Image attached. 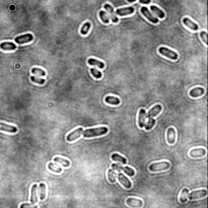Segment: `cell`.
Wrapping results in <instances>:
<instances>
[{
  "mask_svg": "<svg viewBox=\"0 0 208 208\" xmlns=\"http://www.w3.org/2000/svg\"><path fill=\"white\" fill-rule=\"evenodd\" d=\"M107 132H108V129L107 127H99L94 129H89L83 131L82 135L84 137H93L104 135Z\"/></svg>",
  "mask_w": 208,
  "mask_h": 208,
  "instance_id": "1",
  "label": "cell"
},
{
  "mask_svg": "<svg viewBox=\"0 0 208 208\" xmlns=\"http://www.w3.org/2000/svg\"><path fill=\"white\" fill-rule=\"evenodd\" d=\"M169 168V163L167 162V161H164V162L151 164L149 167V169L150 172H159V171H164V170L168 169Z\"/></svg>",
  "mask_w": 208,
  "mask_h": 208,
  "instance_id": "2",
  "label": "cell"
},
{
  "mask_svg": "<svg viewBox=\"0 0 208 208\" xmlns=\"http://www.w3.org/2000/svg\"><path fill=\"white\" fill-rule=\"evenodd\" d=\"M159 52L162 55H164L165 57H168L169 58L170 60H176L178 59V55L174 52L173 50H169L168 48H166V47H160L159 50Z\"/></svg>",
  "mask_w": 208,
  "mask_h": 208,
  "instance_id": "3",
  "label": "cell"
},
{
  "mask_svg": "<svg viewBox=\"0 0 208 208\" xmlns=\"http://www.w3.org/2000/svg\"><path fill=\"white\" fill-rule=\"evenodd\" d=\"M112 168L115 170H117L118 172L119 171H123L125 173H126L128 176H133L135 175V171L132 169L130 167H123L120 164H112Z\"/></svg>",
  "mask_w": 208,
  "mask_h": 208,
  "instance_id": "4",
  "label": "cell"
},
{
  "mask_svg": "<svg viewBox=\"0 0 208 208\" xmlns=\"http://www.w3.org/2000/svg\"><path fill=\"white\" fill-rule=\"evenodd\" d=\"M207 193V191L206 189H199L196 191L191 192L190 193L188 194V198L189 200H194V199H198L201 197H205Z\"/></svg>",
  "mask_w": 208,
  "mask_h": 208,
  "instance_id": "5",
  "label": "cell"
},
{
  "mask_svg": "<svg viewBox=\"0 0 208 208\" xmlns=\"http://www.w3.org/2000/svg\"><path fill=\"white\" fill-rule=\"evenodd\" d=\"M33 34L31 33H27V34H25V35H21L19 37H17L15 38V42H17V44H25V43H28V42H30L31 41H33Z\"/></svg>",
  "mask_w": 208,
  "mask_h": 208,
  "instance_id": "6",
  "label": "cell"
},
{
  "mask_svg": "<svg viewBox=\"0 0 208 208\" xmlns=\"http://www.w3.org/2000/svg\"><path fill=\"white\" fill-rule=\"evenodd\" d=\"M83 129L82 128H78L76 130L70 132L68 136H67V140L68 142H73L75 140H77L78 137H80L82 134Z\"/></svg>",
  "mask_w": 208,
  "mask_h": 208,
  "instance_id": "7",
  "label": "cell"
},
{
  "mask_svg": "<svg viewBox=\"0 0 208 208\" xmlns=\"http://www.w3.org/2000/svg\"><path fill=\"white\" fill-rule=\"evenodd\" d=\"M161 111H162V106L160 104H158V105L154 106V107H152L151 109L149 111L147 115H146V118H147V119L154 118V116L159 115V113L161 112Z\"/></svg>",
  "mask_w": 208,
  "mask_h": 208,
  "instance_id": "8",
  "label": "cell"
},
{
  "mask_svg": "<svg viewBox=\"0 0 208 208\" xmlns=\"http://www.w3.org/2000/svg\"><path fill=\"white\" fill-rule=\"evenodd\" d=\"M207 154V150L204 148H196L193 149L189 152V155L192 158H200Z\"/></svg>",
  "mask_w": 208,
  "mask_h": 208,
  "instance_id": "9",
  "label": "cell"
},
{
  "mask_svg": "<svg viewBox=\"0 0 208 208\" xmlns=\"http://www.w3.org/2000/svg\"><path fill=\"white\" fill-rule=\"evenodd\" d=\"M118 180L119 181L121 182V184L123 185V186L126 188V189H130L132 187V183L131 181H129L127 177H126L125 176H124L123 173H121V172H118Z\"/></svg>",
  "mask_w": 208,
  "mask_h": 208,
  "instance_id": "10",
  "label": "cell"
},
{
  "mask_svg": "<svg viewBox=\"0 0 208 208\" xmlns=\"http://www.w3.org/2000/svg\"><path fill=\"white\" fill-rule=\"evenodd\" d=\"M141 11H142V15L144 16L145 17H146L147 18V20H149L150 22H152L154 24H157L158 22H159V20L156 18V17H153L152 15H151V13L149 11V9H148L147 7H142V9H141Z\"/></svg>",
  "mask_w": 208,
  "mask_h": 208,
  "instance_id": "11",
  "label": "cell"
},
{
  "mask_svg": "<svg viewBox=\"0 0 208 208\" xmlns=\"http://www.w3.org/2000/svg\"><path fill=\"white\" fill-rule=\"evenodd\" d=\"M126 203H127L128 206L132 207H142L143 205L142 200L137 199L135 197H129L126 200Z\"/></svg>",
  "mask_w": 208,
  "mask_h": 208,
  "instance_id": "12",
  "label": "cell"
},
{
  "mask_svg": "<svg viewBox=\"0 0 208 208\" xmlns=\"http://www.w3.org/2000/svg\"><path fill=\"white\" fill-rule=\"evenodd\" d=\"M134 12V8L132 7H125V8H119L116 10V14L118 16L121 17H124V16H128L132 14Z\"/></svg>",
  "mask_w": 208,
  "mask_h": 208,
  "instance_id": "13",
  "label": "cell"
},
{
  "mask_svg": "<svg viewBox=\"0 0 208 208\" xmlns=\"http://www.w3.org/2000/svg\"><path fill=\"white\" fill-rule=\"evenodd\" d=\"M0 130L1 131L4 132H12V133H15L17 132V128L15 126L9 125H7L4 123H1L0 122Z\"/></svg>",
  "mask_w": 208,
  "mask_h": 208,
  "instance_id": "14",
  "label": "cell"
},
{
  "mask_svg": "<svg viewBox=\"0 0 208 208\" xmlns=\"http://www.w3.org/2000/svg\"><path fill=\"white\" fill-rule=\"evenodd\" d=\"M183 23H184V25H185V26H187L188 28H189L190 29L193 30V31H197V29H198V25H197L196 23L192 21L189 18H187V17L184 18Z\"/></svg>",
  "mask_w": 208,
  "mask_h": 208,
  "instance_id": "15",
  "label": "cell"
},
{
  "mask_svg": "<svg viewBox=\"0 0 208 208\" xmlns=\"http://www.w3.org/2000/svg\"><path fill=\"white\" fill-rule=\"evenodd\" d=\"M167 139L169 144H173L176 141V131L173 128H169L167 132Z\"/></svg>",
  "mask_w": 208,
  "mask_h": 208,
  "instance_id": "16",
  "label": "cell"
},
{
  "mask_svg": "<svg viewBox=\"0 0 208 208\" xmlns=\"http://www.w3.org/2000/svg\"><path fill=\"white\" fill-rule=\"evenodd\" d=\"M205 92L204 89L201 87H197L194 88V89H192L189 92V95L191 96L192 98H197V97H200L202 96L203 93Z\"/></svg>",
  "mask_w": 208,
  "mask_h": 208,
  "instance_id": "17",
  "label": "cell"
},
{
  "mask_svg": "<svg viewBox=\"0 0 208 208\" xmlns=\"http://www.w3.org/2000/svg\"><path fill=\"white\" fill-rule=\"evenodd\" d=\"M104 8L108 11L110 17H111V20L114 22V23H117L119 19H118V18L116 17V16L115 15L114 10H113V7H112L111 5H109V4H105V5H104Z\"/></svg>",
  "mask_w": 208,
  "mask_h": 208,
  "instance_id": "18",
  "label": "cell"
},
{
  "mask_svg": "<svg viewBox=\"0 0 208 208\" xmlns=\"http://www.w3.org/2000/svg\"><path fill=\"white\" fill-rule=\"evenodd\" d=\"M146 111L144 109H141L139 111V117H138V125L140 128L145 127V121H146Z\"/></svg>",
  "mask_w": 208,
  "mask_h": 208,
  "instance_id": "19",
  "label": "cell"
},
{
  "mask_svg": "<svg viewBox=\"0 0 208 208\" xmlns=\"http://www.w3.org/2000/svg\"><path fill=\"white\" fill-rule=\"evenodd\" d=\"M37 188L38 185H33L31 189V197H30V202L32 205H34L38 202V196H37Z\"/></svg>",
  "mask_w": 208,
  "mask_h": 208,
  "instance_id": "20",
  "label": "cell"
},
{
  "mask_svg": "<svg viewBox=\"0 0 208 208\" xmlns=\"http://www.w3.org/2000/svg\"><path fill=\"white\" fill-rule=\"evenodd\" d=\"M0 48L3 50H14L17 49L16 44L12 42H2L0 44Z\"/></svg>",
  "mask_w": 208,
  "mask_h": 208,
  "instance_id": "21",
  "label": "cell"
},
{
  "mask_svg": "<svg viewBox=\"0 0 208 208\" xmlns=\"http://www.w3.org/2000/svg\"><path fill=\"white\" fill-rule=\"evenodd\" d=\"M111 159L113 161L117 162V163H121L122 164H127V159L125 158H124L123 156L118 154H113L111 155Z\"/></svg>",
  "mask_w": 208,
  "mask_h": 208,
  "instance_id": "22",
  "label": "cell"
},
{
  "mask_svg": "<svg viewBox=\"0 0 208 208\" xmlns=\"http://www.w3.org/2000/svg\"><path fill=\"white\" fill-rule=\"evenodd\" d=\"M105 102L107 104H111V105H119L121 103V100L113 96H107L105 99Z\"/></svg>",
  "mask_w": 208,
  "mask_h": 208,
  "instance_id": "23",
  "label": "cell"
},
{
  "mask_svg": "<svg viewBox=\"0 0 208 208\" xmlns=\"http://www.w3.org/2000/svg\"><path fill=\"white\" fill-rule=\"evenodd\" d=\"M150 9H151V11H153L155 15H157L159 18H162V19H163V18H164V17H165L164 12L163 11H161L158 7H156V6H154V5H152L151 7H150Z\"/></svg>",
  "mask_w": 208,
  "mask_h": 208,
  "instance_id": "24",
  "label": "cell"
},
{
  "mask_svg": "<svg viewBox=\"0 0 208 208\" xmlns=\"http://www.w3.org/2000/svg\"><path fill=\"white\" fill-rule=\"evenodd\" d=\"M88 63H89V65L97 66V67H99V68H104V66H105L103 62L97 60L95 59H89Z\"/></svg>",
  "mask_w": 208,
  "mask_h": 208,
  "instance_id": "25",
  "label": "cell"
},
{
  "mask_svg": "<svg viewBox=\"0 0 208 208\" xmlns=\"http://www.w3.org/2000/svg\"><path fill=\"white\" fill-rule=\"evenodd\" d=\"M54 161H55V163H59V164H60L62 165V166H64V168H68V167L70 166V162H69L68 160L62 159V158H60V157H55V159H54Z\"/></svg>",
  "mask_w": 208,
  "mask_h": 208,
  "instance_id": "26",
  "label": "cell"
},
{
  "mask_svg": "<svg viewBox=\"0 0 208 208\" xmlns=\"http://www.w3.org/2000/svg\"><path fill=\"white\" fill-rule=\"evenodd\" d=\"M188 194H189V189H184L181 193V196H180V202L181 203H186L187 199H188Z\"/></svg>",
  "mask_w": 208,
  "mask_h": 208,
  "instance_id": "27",
  "label": "cell"
},
{
  "mask_svg": "<svg viewBox=\"0 0 208 208\" xmlns=\"http://www.w3.org/2000/svg\"><path fill=\"white\" fill-rule=\"evenodd\" d=\"M48 168H49L50 171L54 172H56V173H60L62 172V169L61 168H60L59 166H57L56 164H55L54 163H49L48 164Z\"/></svg>",
  "mask_w": 208,
  "mask_h": 208,
  "instance_id": "28",
  "label": "cell"
},
{
  "mask_svg": "<svg viewBox=\"0 0 208 208\" xmlns=\"http://www.w3.org/2000/svg\"><path fill=\"white\" fill-rule=\"evenodd\" d=\"M107 176H108V180H109L111 183H114V182H115V180H116V175H115V169L111 168V169L108 170V174H107Z\"/></svg>",
  "mask_w": 208,
  "mask_h": 208,
  "instance_id": "29",
  "label": "cell"
},
{
  "mask_svg": "<svg viewBox=\"0 0 208 208\" xmlns=\"http://www.w3.org/2000/svg\"><path fill=\"white\" fill-rule=\"evenodd\" d=\"M90 27H91L90 23H89V22L85 23V24L82 25L81 28V33L82 35H86L88 33V32H89V30L90 29Z\"/></svg>",
  "mask_w": 208,
  "mask_h": 208,
  "instance_id": "30",
  "label": "cell"
},
{
  "mask_svg": "<svg viewBox=\"0 0 208 208\" xmlns=\"http://www.w3.org/2000/svg\"><path fill=\"white\" fill-rule=\"evenodd\" d=\"M40 189V200H43L46 197V185L44 183H41L39 185Z\"/></svg>",
  "mask_w": 208,
  "mask_h": 208,
  "instance_id": "31",
  "label": "cell"
},
{
  "mask_svg": "<svg viewBox=\"0 0 208 208\" xmlns=\"http://www.w3.org/2000/svg\"><path fill=\"white\" fill-rule=\"evenodd\" d=\"M31 72L33 74H36V75H38L40 77H44L46 76V72L41 69V68H33V69L31 70Z\"/></svg>",
  "mask_w": 208,
  "mask_h": 208,
  "instance_id": "32",
  "label": "cell"
},
{
  "mask_svg": "<svg viewBox=\"0 0 208 208\" xmlns=\"http://www.w3.org/2000/svg\"><path fill=\"white\" fill-rule=\"evenodd\" d=\"M155 125V120L154 118L151 119H148V122L146 125H145V128H146V130H150L151 129L154 127V125Z\"/></svg>",
  "mask_w": 208,
  "mask_h": 208,
  "instance_id": "33",
  "label": "cell"
},
{
  "mask_svg": "<svg viewBox=\"0 0 208 208\" xmlns=\"http://www.w3.org/2000/svg\"><path fill=\"white\" fill-rule=\"evenodd\" d=\"M99 17L101 18V20H102V21L105 23V24H108L109 23V19H108V17L107 16V14H106V12L103 11H99Z\"/></svg>",
  "mask_w": 208,
  "mask_h": 208,
  "instance_id": "34",
  "label": "cell"
},
{
  "mask_svg": "<svg viewBox=\"0 0 208 208\" xmlns=\"http://www.w3.org/2000/svg\"><path fill=\"white\" fill-rule=\"evenodd\" d=\"M31 81L34 83H37V84H39V85H43L44 83L46 82V80L44 78H39V77H30Z\"/></svg>",
  "mask_w": 208,
  "mask_h": 208,
  "instance_id": "35",
  "label": "cell"
},
{
  "mask_svg": "<svg viewBox=\"0 0 208 208\" xmlns=\"http://www.w3.org/2000/svg\"><path fill=\"white\" fill-rule=\"evenodd\" d=\"M90 72H91V74H92L96 79H100V78L102 77V73H101V72L98 71V69H96V68H91V69H90Z\"/></svg>",
  "mask_w": 208,
  "mask_h": 208,
  "instance_id": "36",
  "label": "cell"
},
{
  "mask_svg": "<svg viewBox=\"0 0 208 208\" xmlns=\"http://www.w3.org/2000/svg\"><path fill=\"white\" fill-rule=\"evenodd\" d=\"M200 36H201V38L203 40V42L206 44H207V32H205V31L201 32Z\"/></svg>",
  "mask_w": 208,
  "mask_h": 208,
  "instance_id": "37",
  "label": "cell"
},
{
  "mask_svg": "<svg viewBox=\"0 0 208 208\" xmlns=\"http://www.w3.org/2000/svg\"><path fill=\"white\" fill-rule=\"evenodd\" d=\"M139 2L143 4H149L151 2V0H139Z\"/></svg>",
  "mask_w": 208,
  "mask_h": 208,
  "instance_id": "38",
  "label": "cell"
},
{
  "mask_svg": "<svg viewBox=\"0 0 208 208\" xmlns=\"http://www.w3.org/2000/svg\"><path fill=\"white\" fill-rule=\"evenodd\" d=\"M31 207V206H30V205H28V204H27V203L21 205V207Z\"/></svg>",
  "mask_w": 208,
  "mask_h": 208,
  "instance_id": "39",
  "label": "cell"
},
{
  "mask_svg": "<svg viewBox=\"0 0 208 208\" xmlns=\"http://www.w3.org/2000/svg\"><path fill=\"white\" fill-rule=\"evenodd\" d=\"M134 1H135V0H128L129 3H132V2H134Z\"/></svg>",
  "mask_w": 208,
  "mask_h": 208,
  "instance_id": "40",
  "label": "cell"
}]
</instances>
